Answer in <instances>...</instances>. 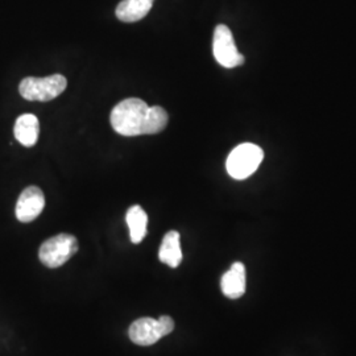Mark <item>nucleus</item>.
<instances>
[{
  "label": "nucleus",
  "mask_w": 356,
  "mask_h": 356,
  "mask_svg": "<svg viewBox=\"0 0 356 356\" xmlns=\"http://www.w3.org/2000/svg\"><path fill=\"white\" fill-rule=\"evenodd\" d=\"M67 81L61 74L36 78L26 76L19 86L20 95L26 101L49 102L64 92Z\"/></svg>",
  "instance_id": "obj_2"
},
{
  "label": "nucleus",
  "mask_w": 356,
  "mask_h": 356,
  "mask_svg": "<svg viewBox=\"0 0 356 356\" xmlns=\"http://www.w3.org/2000/svg\"><path fill=\"white\" fill-rule=\"evenodd\" d=\"M13 134L16 140L24 147H33L38 140L40 124L38 119L33 114L20 115L16 119Z\"/></svg>",
  "instance_id": "obj_9"
},
{
  "label": "nucleus",
  "mask_w": 356,
  "mask_h": 356,
  "mask_svg": "<svg viewBox=\"0 0 356 356\" xmlns=\"http://www.w3.org/2000/svg\"><path fill=\"white\" fill-rule=\"evenodd\" d=\"M44 206L45 197L42 191L38 186H28L17 200L16 218L23 223H29L42 213Z\"/></svg>",
  "instance_id": "obj_7"
},
{
  "label": "nucleus",
  "mask_w": 356,
  "mask_h": 356,
  "mask_svg": "<svg viewBox=\"0 0 356 356\" xmlns=\"http://www.w3.org/2000/svg\"><path fill=\"white\" fill-rule=\"evenodd\" d=\"M153 1H154V0H153Z\"/></svg>",
  "instance_id": "obj_13"
},
{
  "label": "nucleus",
  "mask_w": 356,
  "mask_h": 356,
  "mask_svg": "<svg viewBox=\"0 0 356 356\" xmlns=\"http://www.w3.org/2000/svg\"><path fill=\"white\" fill-rule=\"evenodd\" d=\"M175 330V321L169 316H161L160 318L149 317L135 321L128 330L129 339L138 346H152L161 338Z\"/></svg>",
  "instance_id": "obj_4"
},
{
  "label": "nucleus",
  "mask_w": 356,
  "mask_h": 356,
  "mask_svg": "<svg viewBox=\"0 0 356 356\" xmlns=\"http://www.w3.org/2000/svg\"><path fill=\"white\" fill-rule=\"evenodd\" d=\"M169 116L160 106L149 107L139 98L118 103L111 111V126L122 136L156 135L165 129Z\"/></svg>",
  "instance_id": "obj_1"
},
{
  "label": "nucleus",
  "mask_w": 356,
  "mask_h": 356,
  "mask_svg": "<svg viewBox=\"0 0 356 356\" xmlns=\"http://www.w3.org/2000/svg\"><path fill=\"white\" fill-rule=\"evenodd\" d=\"M159 259L170 268H177L182 261V250L179 242V234L172 229L166 234L159 251Z\"/></svg>",
  "instance_id": "obj_11"
},
{
  "label": "nucleus",
  "mask_w": 356,
  "mask_h": 356,
  "mask_svg": "<svg viewBox=\"0 0 356 356\" xmlns=\"http://www.w3.org/2000/svg\"><path fill=\"white\" fill-rule=\"evenodd\" d=\"M213 51L216 63L223 67L232 69L244 64V56L238 51L232 32L227 26H216L213 38Z\"/></svg>",
  "instance_id": "obj_6"
},
{
  "label": "nucleus",
  "mask_w": 356,
  "mask_h": 356,
  "mask_svg": "<svg viewBox=\"0 0 356 356\" xmlns=\"http://www.w3.org/2000/svg\"><path fill=\"white\" fill-rule=\"evenodd\" d=\"M264 159V152L259 145L244 143L229 153L226 169L235 179H245L252 176Z\"/></svg>",
  "instance_id": "obj_3"
},
{
  "label": "nucleus",
  "mask_w": 356,
  "mask_h": 356,
  "mask_svg": "<svg viewBox=\"0 0 356 356\" xmlns=\"http://www.w3.org/2000/svg\"><path fill=\"white\" fill-rule=\"evenodd\" d=\"M128 229H129V238L134 244H139L147 235V226H148V216L139 204L131 206L128 209L126 216Z\"/></svg>",
  "instance_id": "obj_12"
},
{
  "label": "nucleus",
  "mask_w": 356,
  "mask_h": 356,
  "mask_svg": "<svg viewBox=\"0 0 356 356\" xmlns=\"http://www.w3.org/2000/svg\"><path fill=\"white\" fill-rule=\"evenodd\" d=\"M78 251V242L73 235L60 234L45 241L40 247L38 257L48 268H58L69 261Z\"/></svg>",
  "instance_id": "obj_5"
},
{
  "label": "nucleus",
  "mask_w": 356,
  "mask_h": 356,
  "mask_svg": "<svg viewBox=\"0 0 356 356\" xmlns=\"http://www.w3.org/2000/svg\"><path fill=\"white\" fill-rule=\"evenodd\" d=\"M222 292L231 300L241 298L245 293V267L238 261L234 263L232 267L223 275L220 281Z\"/></svg>",
  "instance_id": "obj_8"
},
{
  "label": "nucleus",
  "mask_w": 356,
  "mask_h": 356,
  "mask_svg": "<svg viewBox=\"0 0 356 356\" xmlns=\"http://www.w3.org/2000/svg\"><path fill=\"white\" fill-rule=\"evenodd\" d=\"M153 0H122L116 7V17L123 23H136L152 8Z\"/></svg>",
  "instance_id": "obj_10"
}]
</instances>
